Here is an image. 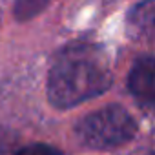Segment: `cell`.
Listing matches in <instances>:
<instances>
[{"label": "cell", "mask_w": 155, "mask_h": 155, "mask_svg": "<svg viewBox=\"0 0 155 155\" xmlns=\"http://www.w3.org/2000/svg\"><path fill=\"white\" fill-rule=\"evenodd\" d=\"M17 155H64V153L48 144H31V146L22 148Z\"/></svg>", "instance_id": "obj_6"}, {"label": "cell", "mask_w": 155, "mask_h": 155, "mask_svg": "<svg viewBox=\"0 0 155 155\" xmlns=\"http://www.w3.org/2000/svg\"><path fill=\"white\" fill-rule=\"evenodd\" d=\"M131 31L144 37L146 40L155 42V0H142L137 4L128 17Z\"/></svg>", "instance_id": "obj_4"}, {"label": "cell", "mask_w": 155, "mask_h": 155, "mask_svg": "<svg viewBox=\"0 0 155 155\" xmlns=\"http://www.w3.org/2000/svg\"><path fill=\"white\" fill-rule=\"evenodd\" d=\"M128 90L137 101V104L155 115V58L140 57L130 69Z\"/></svg>", "instance_id": "obj_3"}, {"label": "cell", "mask_w": 155, "mask_h": 155, "mask_svg": "<svg viewBox=\"0 0 155 155\" xmlns=\"http://www.w3.org/2000/svg\"><path fill=\"white\" fill-rule=\"evenodd\" d=\"M111 86V68L106 51L90 42L66 46L53 60L48 75V99L66 110L102 95Z\"/></svg>", "instance_id": "obj_1"}, {"label": "cell", "mask_w": 155, "mask_h": 155, "mask_svg": "<svg viewBox=\"0 0 155 155\" xmlns=\"http://www.w3.org/2000/svg\"><path fill=\"white\" fill-rule=\"evenodd\" d=\"M137 133L135 119L119 104L97 110L75 126V135L91 150H111L130 142Z\"/></svg>", "instance_id": "obj_2"}, {"label": "cell", "mask_w": 155, "mask_h": 155, "mask_svg": "<svg viewBox=\"0 0 155 155\" xmlns=\"http://www.w3.org/2000/svg\"><path fill=\"white\" fill-rule=\"evenodd\" d=\"M51 0H15L13 6V15L18 22H26L35 18L37 15H40Z\"/></svg>", "instance_id": "obj_5"}, {"label": "cell", "mask_w": 155, "mask_h": 155, "mask_svg": "<svg viewBox=\"0 0 155 155\" xmlns=\"http://www.w3.org/2000/svg\"><path fill=\"white\" fill-rule=\"evenodd\" d=\"M153 155H155V153H153Z\"/></svg>", "instance_id": "obj_7"}]
</instances>
